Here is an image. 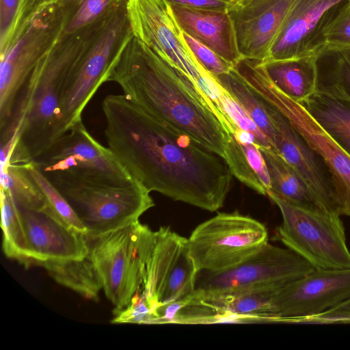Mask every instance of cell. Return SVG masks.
<instances>
[{
  "mask_svg": "<svg viewBox=\"0 0 350 350\" xmlns=\"http://www.w3.org/2000/svg\"><path fill=\"white\" fill-rule=\"evenodd\" d=\"M18 206L28 242V267L88 256L86 235L70 226L49 204L40 209Z\"/></svg>",
  "mask_w": 350,
  "mask_h": 350,
  "instance_id": "2e32d148",
  "label": "cell"
},
{
  "mask_svg": "<svg viewBox=\"0 0 350 350\" xmlns=\"http://www.w3.org/2000/svg\"><path fill=\"white\" fill-rule=\"evenodd\" d=\"M27 163L1 164V188L8 191L19 206L40 209L48 203L29 173Z\"/></svg>",
  "mask_w": 350,
  "mask_h": 350,
  "instance_id": "f1b7e54d",
  "label": "cell"
},
{
  "mask_svg": "<svg viewBox=\"0 0 350 350\" xmlns=\"http://www.w3.org/2000/svg\"><path fill=\"white\" fill-rule=\"evenodd\" d=\"M301 104L350 155V103L317 91Z\"/></svg>",
  "mask_w": 350,
  "mask_h": 350,
  "instance_id": "603a6c76",
  "label": "cell"
},
{
  "mask_svg": "<svg viewBox=\"0 0 350 350\" xmlns=\"http://www.w3.org/2000/svg\"><path fill=\"white\" fill-rule=\"evenodd\" d=\"M321 52L350 48V0L342 3L324 26L320 37Z\"/></svg>",
  "mask_w": 350,
  "mask_h": 350,
  "instance_id": "4dcf8cb0",
  "label": "cell"
},
{
  "mask_svg": "<svg viewBox=\"0 0 350 350\" xmlns=\"http://www.w3.org/2000/svg\"><path fill=\"white\" fill-rule=\"evenodd\" d=\"M297 324H350V299L321 314L295 321Z\"/></svg>",
  "mask_w": 350,
  "mask_h": 350,
  "instance_id": "d590c367",
  "label": "cell"
},
{
  "mask_svg": "<svg viewBox=\"0 0 350 350\" xmlns=\"http://www.w3.org/2000/svg\"><path fill=\"white\" fill-rule=\"evenodd\" d=\"M44 174L68 202L90 238L127 226L154 206L150 192L136 180L118 185Z\"/></svg>",
  "mask_w": 350,
  "mask_h": 350,
  "instance_id": "5b68a950",
  "label": "cell"
},
{
  "mask_svg": "<svg viewBox=\"0 0 350 350\" xmlns=\"http://www.w3.org/2000/svg\"><path fill=\"white\" fill-rule=\"evenodd\" d=\"M168 8L180 29L234 65L243 59L228 11L197 10L174 5Z\"/></svg>",
  "mask_w": 350,
  "mask_h": 350,
  "instance_id": "ffe728a7",
  "label": "cell"
},
{
  "mask_svg": "<svg viewBox=\"0 0 350 350\" xmlns=\"http://www.w3.org/2000/svg\"><path fill=\"white\" fill-rule=\"evenodd\" d=\"M314 269L291 250L267 243L255 254L230 269L198 271L193 294L261 287L282 288Z\"/></svg>",
  "mask_w": 350,
  "mask_h": 350,
  "instance_id": "4fadbf2b",
  "label": "cell"
},
{
  "mask_svg": "<svg viewBox=\"0 0 350 350\" xmlns=\"http://www.w3.org/2000/svg\"><path fill=\"white\" fill-rule=\"evenodd\" d=\"M350 299V269H314L279 289L271 300L272 322L293 323Z\"/></svg>",
  "mask_w": 350,
  "mask_h": 350,
  "instance_id": "9a60e30c",
  "label": "cell"
},
{
  "mask_svg": "<svg viewBox=\"0 0 350 350\" xmlns=\"http://www.w3.org/2000/svg\"><path fill=\"white\" fill-rule=\"evenodd\" d=\"M25 0H0V48L7 42Z\"/></svg>",
  "mask_w": 350,
  "mask_h": 350,
  "instance_id": "8d00e7d4",
  "label": "cell"
},
{
  "mask_svg": "<svg viewBox=\"0 0 350 350\" xmlns=\"http://www.w3.org/2000/svg\"><path fill=\"white\" fill-rule=\"evenodd\" d=\"M118 1L120 2L125 3H127V2L129 1V0H118Z\"/></svg>",
  "mask_w": 350,
  "mask_h": 350,
  "instance_id": "f35d334b",
  "label": "cell"
},
{
  "mask_svg": "<svg viewBox=\"0 0 350 350\" xmlns=\"http://www.w3.org/2000/svg\"><path fill=\"white\" fill-rule=\"evenodd\" d=\"M197 273L187 239L168 226L154 231L141 288L152 308L153 316L162 306L190 298L195 291Z\"/></svg>",
  "mask_w": 350,
  "mask_h": 350,
  "instance_id": "7c38bea8",
  "label": "cell"
},
{
  "mask_svg": "<svg viewBox=\"0 0 350 350\" xmlns=\"http://www.w3.org/2000/svg\"><path fill=\"white\" fill-rule=\"evenodd\" d=\"M317 70V91L350 103V48L323 50Z\"/></svg>",
  "mask_w": 350,
  "mask_h": 350,
  "instance_id": "d4e9b609",
  "label": "cell"
},
{
  "mask_svg": "<svg viewBox=\"0 0 350 350\" xmlns=\"http://www.w3.org/2000/svg\"><path fill=\"white\" fill-rule=\"evenodd\" d=\"M57 3L64 18L62 35L83 30L125 3L118 0H57Z\"/></svg>",
  "mask_w": 350,
  "mask_h": 350,
  "instance_id": "83f0119b",
  "label": "cell"
},
{
  "mask_svg": "<svg viewBox=\"0 0 350 350\" xmlns=\"http://www.w3.org/2000/svg\"><path fill=\"white\" fill-rule=\"evenodd\" d=\"M153 237L154 231L139 220L98 237H87L89 254L113 312L126 308L141 289Z\"/></svg>",
  "mask_w": 350,
  "mask_h": 350,
  "instance_id": "9c48e42d",
  "label": "cell"
},
{
  "mask_svg": "<svg viewBox=\"0 0 350 350\" xmlns=\"http://www.w3.org/2000/svg\"><path fill=\"white\" fill-rule=\"evenodd\" d=\"M108 81L149 113L189 135L224 159L232 134L209 108L193 83L133 36Z\"/></svg>",
  "mask_w": 350,
  "mask_h": 350,
  "instance_id": "7a4b0ae2",
  "label": "cell"
},
{
  "mask_svg": "<svg viewBox=\"0 0 350 350\" xmlns=\"http://www.w3.org/2000/svg\"><path fill=\"white\" fill-rule=\"evenodd\" d=\"M259 148L270 177L271 189L268 191L295 205L325 211L304 180L281 154L271 149Z\"/></svg>",
  "mask_w": 350,
  "mask_h": 350,
  "instance_id": "7402d4cb",
  "label": "cell"
},
{
  "mask_svg": "<svg viewBox=\"0 0 350 350\" xmlns=\"http://www.w3.org/2000/svg\"><path fill=\"white\" fill-rule=\"evenodd\" d=\"M33 160L44 174L118 185L135 181L109 147L96 140L82 121Z\"/></svg>",
  "mask_w": 350,
  "mask_h": 350,
  "instance_id": "8fae6325",
  "label": "cell"
},
{
  "mask_svg": "<svg viewBox=\"0 0 350 350\" xmlns=\"http://www.w3.org/2000/svg\"><path fill=\"white\" fill-rule=\"evenodd\" d=\"M187 239L197 271L208 272L230 269L269 243L263 224L237 212L219 213L198 226Z\"/></svg>",
  "mask_w": 350,
  "mask_h": 350,
  "instance_id": "30bf717a",
  "label": "cell"
},
{
  "mask_svg": "<svg viewBox=\"0 0 350 350\" xmlns=\"http://www.w3.org/2000/svg\"><path fill=\"white\" fill-rule=\"evenodd\" d=\"M32 178L44 194L47 203L70 226L86 235L87 232L68 202L49 180L34 160L26 164Z\"/></svg>",
  "mask_w": 350,
  "mask_h": 350,
  "instance_id": "f546056e",
  "label": "cell"
},
{
  "mask_svg": "<svg viewBox=\"0 0 350 350\" xmlns=\"http://www.w3.org/2000/svg\"><path fill=\"white\" fill-rule=\"evenodd\" d=\"M226 1H230H230H234V0H226Z\"/></svg>",
  "mask_w": 350,
  "mask_h": 350,
  "instance_id": "ab89813d",
  "label": "cell"
},
{
  "mask_svg": "<svg viewBox=\"0 0 350 350\" xmlns=\"http://www.w3.org/2000/svg\"><path fill=\"white\" fill-rule=\"evenodd\" d=\"M133 36L126 3H122L107 16L69 77L60 102L57 139L82 121L85 107L108 81L114 64Z\"/></svg>",
  "mask_w": 350,
  "mask_h": 350,
  "instance_id": "8992f818",
  "label": "cell"
},
{
  "mask_svg": "<svg viewBox=\"0 0 350 350\" xmlns=\"http://www.w3.org/2000/svg\"><path fill=\"white\" fill-rule=\"evenodd\" d=\"M126 12L133 36L185 74L202 94L200 88L209 73L185 42L163 0H129Z\"/></svg>",
  "mask_w": 350,
  "mask_h": 350,
  "instance_id": "5bb4252c",
  "label": "cell"
},
{
  "mask_svg": "<svg viewBox=\"0 0 350 350\" xmlns=\"http://www.w3.org/2000/svg\"><path fill=\"white\" fill-rule=\"evenodd\" d=\"M296 0H234L228 12L243 58L262 62Z\"/></svg>",
  "mask_w": 350,
  "mask_h": 350,
  "instance_id": "ac0fdd59",
  "label": "cell"
},
{
  "mask_svg": "<svg viewBox=\"0 0 350 350\" xmlns=\"http://www.w3.org/2000/svg\"><path fill=\"white\" fill-rule=\"evenodd\" d=\"M219 104L224 116L236 128L253 134L256 144L259 146L276 152L271 143L250 118L246 111L222 87Z\"/></svg>",
  "mask_w": 350,
  "mask_h": 350,
  "instance_id": "d6a6232c",
  "label": "cell"
},
{
  "mask_svg": "<svg viewBox=\"0 0 350 350\" xmlns=\"http://www.w3.org/2000/svg\"><path fill=\"white\" fill-rule=\"evenodd\" d=\"M63 14L57 0H25L9 38L0 48V129L38 62L60 38Z\"/></svg>",
  "mask_w": 350,
  "mask_h": 350,
  "instance_id": "277c9868",
  "label": "cell"
},
{
  "mask_svg": "<svg viewBox=\"0 0 350 350\" xmlns=\"http://www.w3.org/2000/svg\"><path fill=\"white\" fill-rule=\"evenodd\" d=\"M163 1L168 5L216 11H227L230 3L226 0H163Z\"/></svg>",
  "mask_w": 350,
  "mask_h": 350,
  "instance_id": "74e56055",
  "label": "cell"
},
{
  "mask_svg": "<svg viewBox=\"0 0 350 350\" xmlns=\"http://www.w3.org/2000/svg\"><path fill=\"white\" fill-rule=\"evenodd\" d=\"M347 0H296L266 58L260 64L295 59L321 53V31Z\"/></svg>",
  "mask_w": 350,
  "mask_h": 350,
  "instance_id": "e0dca14e",
  "label": "cell"
},
{
  "mask_svg": "<svg viewBox=\"0 0 350 350\" xmlns=\"http://www.w3.org/2000/svg\"><path fill=\"white\" fill-rule=\"evenodd\" d=\"M107 16L75 33L61 35L29 76L10 118L1 129V142L16 135V146L35 159L56 140L60 102L66 83Z\"/></svg>",
  "mask_w": 350,
  "mask_h": 350,
  "instance_id": "3957f363",
  "label": "cell"
},
{
  "mask_svg": "<svg viewBox=\"0 0 350 350\" xmlns=\"http://www.w3.org/2000/svg\"><path fill=\"white\" fill-rule=\"evenodd\" d=\"M225 161L232 174L257 193L267 196V190L253 170L240 142L232 134L228 144Z\"/></svg>",
  "mask_w": 350,
  "mask_h": 350,
  "instance_id": "1f68e13d",
  "label": "cell"
},
{
  "mask_svg": "<svg viewBox=\"0 0 350 350\" xmlns=\"http://www.w3.org/2000/svg\"><path fill=\"white\" fill-rule=\"evenodd\" d=\"M267 196L278 206L282 217L275 239L315 269H350V251L339 214L295 205L271 191Z\"/></svg>",
  "mask_w": 350,
  "mask_h": 350,
  "instance_id": "ba28073f",
  "label": "cell"
},
{
  "mask_svg": "<svg viewBox=\"0 0 350 350\" xmlns=\"http://www.w3.org/2000/svg\"><path fill=\"white\" fill-rule=\"evenodd\" d=\"M318 55L260 64L274 85L284 94L302 103L317 90Z\"/></svg>",
  "mask_w": 350,
  "mask_h": 350,
  "instance_id": "44dd1931",
  "label": "cell"
},
{
  "mask_svg": "<svg viewBox=\"0 0 350 350\" xmlns=\"http://www.w3.org/2000/svg\"><path fill=\"white\" fill-rule=\"evenodd\" d=\"M112 323H150L153 310L146 295L140 289L124 309L113 312Z\"/></svg>",
  "mask_w": 350,
  "mask_h": 350,
  "instance_id": "e575fe53",
  "label": "cell"
},
{
  "mask_svg": "<svg viewBox=\"0 0 350 350\" xmlns=\"http://www.w3.org/2000/svg\"><path fill=\"white\" fill-rule=\"evenodd\" d=\"M240 77L262 100L282 113L321 157L332 176L337 212L350 216V155L315 120L304 106L280 90L256 62L244 64Z\"/></svg>",
  "mask_w": 350,
  "mask_h": 350,
  "instance_id": "52a82bcc",
  "label": "cell"
},
{
  "mask_svg": "<svg viewBox=\"0 0 350 350\" xmlns=\"http://www.w3.org/2000/svg\"><path fill=\"white\" fill-rule=\"evenodd\" d=\"M183 38L201 66L211 75L216 76L229 72L233 64L228 62L212 49L183 31Z\"/></svg>",
  "mask_w": 350,
  "mask_h": 350,
  "instance_id": "836d02e7",
  "label": "cell"
},
{
  "mask_svg": "<svg viewBox=\"0 0 350 350\" xmlns=\"http://www.w3.org/2000/svg\"><path fill=\"white\" fill-rule=\"evenodd\" d=\"M41 267L59 284L86 299L98 300L103 286L90 254L83 259L47 262Z\"/></svg>",
  "mask_w": 350,
  "mask_h": 350,
  "instance_id": "cb8c5ba5",
  "label": "cell"
},
{
  "mask_svg": "<svg viewBox=\"0 0 350 350\" xmlns=\"http://www.w3.org/2000/svg\"><path fill=\"white\" fill-rule=\"evenodd\" d=\"M1 215L4 254L28 267V242L20 211L10 193L3 188H1Z\"/></svg>",
  "mask_w": 350,
  "mask_h": 350,
  "instance_id": "4316f807",
  "label": "cell"
},
{
  "mask_svg": "<svg viewBox=\"0 0 350 350\" xmlns=\"http://www.w3.org/2000/svg\"><path fill=\"white\" fill-rule=\"evenodd\" d=\"M109 148L148 191L216 211L232 182L225 160L124 94L102 102Z\"/></svg>",
  "mask_w": 350,
  "mask_h": 350,
  "instance_id": "6da1fadb",
  "label": "cell"
},
{
  "mask_svg": "<svg viewBox=\"0 0 350 350\" xmlns=\"http://www.w3.org/2000/svg\"><path fill=\"white\" fill-rule=\"evenodd\" d=\"M262 100L277 130L278 153L304 180L322 208L338 213L332 176L323 159L282 113Z\"/></svg>",
  "mask_w": 350,
  "mask_h": 350,
  "instance_id": "d6986e66",
  "label": "cell"
},
{
  "mask_svg": "<svg viewBox=\"0 0 350 350\" xmlns=\"http://www.w3.org/2000/svg\"><path fill=\"white\" fill-rule=\"evenodd\" d=\"M213 76L217 83L246 111L278 152L276 148L277 130L265 107L263 100L237 75L233 68L228 73Z\"/></svg>",
  "mask_w": 350,
  "mask_h": 350,
  "instance_id": "484cf974",
  "label": "cell"
}]
</instances>
